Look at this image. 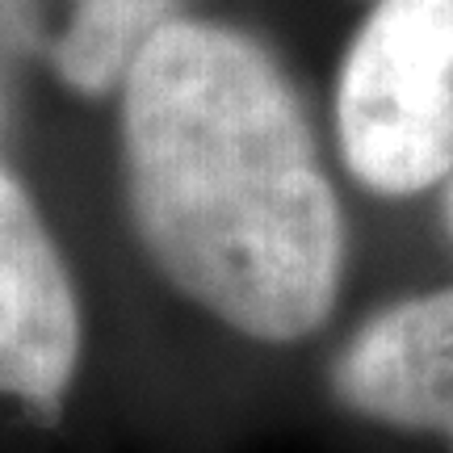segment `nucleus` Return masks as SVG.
<instances>
[{
	"label": "nucleus",
	"mask_w": 453,
	"mask_h": 453,
	"mask_svg": "<svg viewBox=\"0 0 453 453\" xmlns=\"http://www.w3.org/2000/svg\"><path fill=\"white\" fill-rule=\"evenodd\" d=\"M139 243L231 332L294 344L327 324L344 219L286 67L252 34L173 17L122 81Z\"/></svg>",
	"instance_id": "obj_1"
},
{
	"label": "nucleus",
	"mask_w": 453,
	"mask_h": 453,
	"mask_svg": "<svg viewBox=\"0 0 453 453\" xmlns=\"http://www.w3.org/2000/svg\"><path fill=\"white\" fill-rule=\"evenodd\" d=\"M340 156L365 189L407 197L453 173V0H378L336 76Z\"/></svg>",
	"instance_id": "obj_2"
},
{
	"label": "nucleus",
	"mask_w": 453,
	"mask_h": 453,
	"mask_svg": "<svg viewBox=\"0 0 453 453\" xmlns=\"http://www.w3.org/2000/svg\"><path fill=\"white\" fill-rule=\"evenodd\" d=\"M84 353L76 281L42 214L0 160V395L38 424L64 416Z\"/></svg>",
	"instance_id": "obj_3"
},
{
	"label": "nucleus",
	"mask_w": 453,
	"mask_h": 453,
	"mask_svg": "<svg viewBox=\"0 0 453 453\" xmlns=\"http://www.w3.org/2000/svg\"><path fill=\"white\" fill-rule=\"evenodd\" d=\"M340 407L453 445V290L411 294L357 327L332 361Z\"/></svg>",
	"instance_id": "obj_4"
},
{
	"label": "nucleus",
	"mask_w": 453,
	"mask_h": 453,
	"mask_svg": "<svg viewBox=\"0 0 453 453\" xmlns=\"http://www.w3.org/2000/svg\"><path fill=\"white\" fill-rule=\"evenodd\" d=\"M177 0H0V38L30 50L84 97L122 88Z\"/></svg>",
	"instance_id": "obj_5"
},
{
	"label": "nucleus",
	"mask_w": 453,
	"mask_h": 453,
	"mask_svg": "<svg viewBox=\"0 0 453 453\" xmlns=\"http://www.w3.org/2000/svg\"><path fill=\"white\" fill-rule=\"evenodd\" d=\"M441 211H445V226H449V240H453V173L445 177V197H441Z\"/></svg>",
	"instance_id": "obj_6"
}]
</instances>
